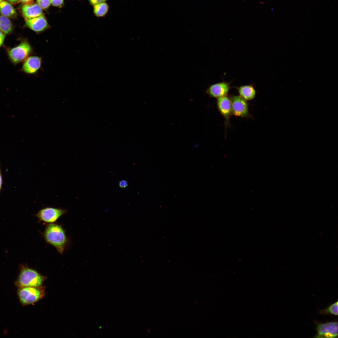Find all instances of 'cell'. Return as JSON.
Here are the masks:
<instances>
[{
    "instance_id": "1",
    "label": "cell",
    "mask_w": 338,
    "mask_h": 338,
    "mask_svg": "<svg viewBox=\"0 0 338 338\" xmlns=\"http://www.w3.org/2000/svg\"><path fill=\"white\" fill-rule=\"evenodd\" d=\"M42 235L46 242L54 246L60 254L63 253L69 243L65 230L58 223L47 224Z\"/></svg>"
},
{
    "instance_id": "2",
    "label": "cell",
    "mask_w": 338,
    "mask_h": 338,
    "mask_svg": "<svg viewBox=\"0 0 338 338\" xmlns=\"http://www.w3.org/2000/svg\"><path fill=\"white\" fill-rule=\"evenodd\" d=\"M44 277L36 270L26 265H21L18 283L21 287H38L42 284Z\"/></svg>"
},
{
    "instance_id": "3",
    "label": "cell",
    "mask_w": 338,
    "mask_h": 338,
    "mask_svg": "<svg viewBox=\"0 0 338 338\" xmlns=\"http://www.w3.org/2000/svg\"><path fill=\"white\" fill-rule=\"evenodd\" d=\"M32 51V46L26 40L22 41L18 46L7 50L10 60L14 64L25 61Z\"/></svg>"
},
{
    "instance_id": "4",
    "label": "cell",
    "mask_w": 338,
    "mask_h": 338,
    "mask_svg": "<svg viewBox=\"0 0 338 338\" xmlns=\"http://www.w3.org/2000/svg\"><path fill=\"white\" fill-rule=\"evenodd\" d=\"M67 212V210L61 208L47 207L40 210L35 216L39 220L47 223H53Z\"/></svg>"
},
{
    "instance_id": "5",
    "label": "cell",
    "mask_w": 338,
    "mask_h": 338,
    "mask_svg": "<svg viewBox=\"0 0 338 338\" xmlns=\"http://www.w3.org/2000/svg\"><path fill=\"white\" fill-rule=\"evenodd\" d=\"M230 97L232 115L242 118L250 117L249 105L247 101L239 95H233Z\"/></svg>"
},
{
    "instance_id": "6",
    "label": "cell",
    "mask_w": 338,
    "mask_h": 338,
    "mask_svg": "<svg viewBox=\"0 0 338 338\" xmlns=\"http://www.w3.org/2000/svg\"><path fill=\"white\" fill-rule=\"evenodd\" d=\"M43 293L38 287H21L18 295L21 302L25 305L33 303L41 298Z\"/></svg>"
},
{
    "instance_id": "7",
    "label": "cell",
    "mask_w": 338,
    "mask_h": 338,
    "mask_svg": "<svg viewBox=\"0 0 338 338\" xmlns=\"http://www.w3.org/2000/svg\"><path fill=\"white\" fill-rule=\"evenodd\" d=\"M216 104L218 110L224 119L226 127L230 126V118L232 115L230 96L228 95L217 99Z\"/></svg>"
},
{
    "instance_id": "8",
    "label": "cell",
    "mask_w": 338,
    "mask_h": 338,
    "mask_svg": "<svg viewBox=\"0 0 338 338\" xmlns=\"http://www.w3.org/2000/svg\"><path fill=\"white\" fill-rule=\"evenodd\" d=\"M338 323L332 322L320 324L317 326L316 338H335L338 336Z\"/></svg>"
},
{
    "instance_id": "9",
    "label": "cell",
    "mask_w": 338,
    "mask_h": 338,
    "mask_svg": "<svg viewBox=\"0 0 338 338\" xmlns=\"http://www.w3.org/2000/svg\"><path fill=\"white\" fill-rule=\"evenodd\" d=\"M230 83V82L223 81L214 84L208 87L206 93L210 97L216 99L227 95L231 88Z\"/></svg>"
},
{
    "instance_id": "10",
    "label": "cell",
    "mask_w": 338,
    "mask_h": 338,
    "mask_svg": "<svg viewBox=\"0 0 338 338\" xmlns=\"http://www.w3.org/2000/svg\"><path fill=\"white\" fill-rule=\"evenodd\" d=\"M25 24L27 27L37 33L43 32L50 27L46 18L43 14L33 18L25 19Z\"/></svg>"
},
{
    "instance_id": "11",
    "label": "cell",
    "mask_w": 338,
    "mask_h": 338,
    "mask_svg": "<svg viewBox=\"0 0 338 338\" xmlns=\"http://www.w3.org/2000/svg\"><path fill=\"white\" fill-rule=\"evenodd\" d=\"M42 58L36 56H29L23 64L22 70L28 74H33L37 72L41 67Z\"/></svg>"
},
{
    "instance_id": "12",
    "label": "cell",
    "mask_w": 338,
    "mask_h": 338,
    "mask_svg": "<svg viewBox=\"0 0 338 338\" xmlns=\"http://www.w3.org/2000/svg\"><path fill=\"white\" fill-rule=\"evenodd\" d=\"M23 15L25 19H29L43 14L42 9L37 3H25L22 7Z\"/></svg>"
},
{
    "instance_id": "13",
    "label": "cell",
    "mask_w": 338,
    "mask_h": 338,
    "mask_svg": "<svg viewBox=\"0 0 338 338\" xmlns=\"http://www.w3.org/2000/svg\"><path fill=\"white\" fill-rule=\"evenodd\" d=\"M235 88L239 96L247 101L252 100L255 97L256 92L253 85H245Z\"/></svg>"
},
{
    "instance_id": "14",
    "label": "cell",
    "mask_w": 338,
    "mask_h": 338,
    "mask_svg": "<svg viewBox=\"0 0 338 338\" xmlns=\"http://www.w3.org/2000/svg\"><path fill=\"white\" fill-rule=\"evenodd\" d=\"M0 13L2 15L7 17H13L16 13L13 6L6 1H2L0 2Z\"/></svg>"
},
{
    "instance_id": "15",
    "label": "cell",
    "mask_w": 338,
    "mask_h": 338,
    "mask_svg": "<svg viewBox=\"0 0 338 338\" xmlns=\"http://www.w3.org/2000/svg\"><path fill=\"white\" fill-rule=\"evenodd\" d=\"M13 29L10 20L6 17L0 15V31L5 34H8L12 32Z\"/></svg>"
},
{
    "instance_id": "16",
    "label": "cell",
    "mask_w": 338,
    "mask_h": 338,
    "mask_svg": "<svg viewBox=\"0 0 338 338\" xmlns=\"http://www.w3.org/2000/svg\"><path fill=\"white\" fill-rule=\"evenodd\" d=\"M93 6L94 13L95 15L98 17L105 16L109 10V6L105 2L98 3Z\"/></svg>"
},
{
    "instance_id": "17",
    "label": "cell",
    "mask_w": 338,
    "mask_h": 338,
    "mask_svg": "<svg viewBox=\"0 0 338 338\" xmlns=\"http://www.w3.org/2000/svg\"><path fill=\"white\" fill-rule=\"evenodd\" d=\"M338 301L330 305L328 308L322 311V313H330L334 315H338Z\"/></svg>"
},
{
    "instance_id": "18",
    "label": "cell",
    "mask_w": 338,
    "mask_h": 338,
    "mask_svg": "<svg viewBox=\"0 0 338 338\" xmlns=\"http://www.w3.org/2000/svg\"><path fill=\"white\" fill-rule=\"evenodd\" d=\"M37 3L42 9L49 8L50 4V0H36Z\"/></svg>"
},
{
    "instance_id": "19",
    "label": "cell",
    "mask_w": 338,
    "mask_h": 338,
    "mask_svg": "<svg viewBox=\"0 0 338 338\" xmlns=\"http://www.w3.org/2000/svg\"><path fill=\"white\" fill-rule=\"evenodd\" d=\"M50 3L53 6L59 7L64 3V0H50Z\"/></svg>"
},
{
    "instance_id": "20",
    "label": "cell",
    "mask_w": 338,
    "mask_h": 338,
    "mask_svg": "<svg viewBox=\"0 0 338 338\" xmlns=\"http://www.w3.org/2000/svg\"><path fill=\"white\" fill-rule=\"evenodd\" d=\"M129 183L128 181L125 179L120 180L119 182V185L120 187L121 188H125L128 185Z\"/></svg>"
},
{
    "instance_id": "21",
    "label": "cell",
    "mask_w": 338,
    "mask_h": 338,
    "mask_svg": "<svg viewBox=\"0 0 338 338\" xmlns=\"http://www.w3.org/2000/svg\"><path fill=\"white\" fill-rule=\"evenodd\" d=\"M90 3L94 6L97 4L103 2H105L108 0H89Z\"/></svg>"
},
{
    "instance_id": "22",
    "label": "cell",
    "mask_w": 338,
    "mask_h": 338,
    "mask_svg": "<svg viewBox=\"0 0 338 338\" xmlns=\"http://www.w3.org/2000/svg\"><path fill=\"white\" fill-rule=\"evenodd\" d=\"M5 37V34L0 31V47L3 43Z\"/></svg>"
},
{
    "instance_id": "23",
    "label": "cell",
    "mask_w": 338,
    "mask_h": 338,
    "mask_svg": "<svg viewBox=\"0 0 338 338\" xmlns=\"http://www.w3.org/2000/svg\"><path fill=\"white\" fill-rule=\"evenodd\" d=\"M2 183V178L1 174V171L0 167V190L1 187Z\"/></svg>"
},
{
    "instance_id": "24",
    "label": "cell",
    "mask_w": 338,
    "mask_h": 338,
    "mask_svg": "<svg viewBox=\"0 0 338 338\" xmlns=\"http://www.w3.org/2000/svg\"><path fill=\"white\" fill-rule=\"evenodd\" d=\"M32 0H19L21 2L25 3H28Z\"/></svg>"
},
{
    "instance_id": "25",
    "label": "cell",
    "mask_w": 338,
    "mask_h": 338,
    "mask_svg": "<svg viewBox=\"0 0 338 338\" xmlns=\"http://www.w3.org/2000/svg\"><path fill=\"white\" fill-rule=\"evenodd\" d=\"M9 2L13 3H15L18 2L19 0H7Z\"/></svg>"
},
{
    "instance_id": "26",
    "label": "cell",
    "mask_w": 338,
    "mask_h": 338,
    "mask_svg": "<svg viewBox=\"0 0 338 338\" xmlns=\"http://www.w3.org/2000/svg\"><path fill=\"white\" fill-rule=\"evenodd\" d=\"M2 0H0V2H2V1H3Z\"/></svg>"
}]
</instances>
